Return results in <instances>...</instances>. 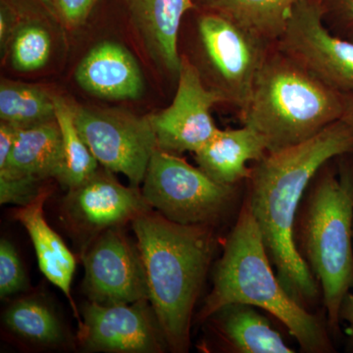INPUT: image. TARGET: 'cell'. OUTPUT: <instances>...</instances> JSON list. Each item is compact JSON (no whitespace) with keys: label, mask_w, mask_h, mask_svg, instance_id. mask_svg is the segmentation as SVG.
Returning <instances> with one entry per match:
<instances>
[{"label":"cell","mask_w":353,"mask_h":353,"mask_svg":"<svg viewBox=\"0 0 353 353\" xmlns=\"http://www.w3.org/2000/svg\"><path fill=\"white\" fill-rule=\"evenodd\" d=\"M353 152V129L343 120L297 145L268 152L252 167L246 201L281 284L309 309L319 285L297 252V211L309 185L330 160Z\"/></svg>","instance_id":"cell-1"},{"label":"cell","mask_w":353,"mask_h":353,"mask_svg":"<svg viewBox=\"0 0 353 353\" xmlns=\"http://www.w3.org/2000/svg\"><path fill=\"white\" fill-rule=\"evenodd\" d=\"M132 227L169 350L187 352L192 313L218 248L215 227L179 224L153 209Z\"/></svg>","instance_id":"cell-2"},{"label":"cell","mask_w":353,"mask_h":353,"mask_svg":"<svg viewBox=\"0 0 353 353\" xmlns=\"http://www.w3.org/2000/svg\"><path fill=\"white\" fill-rule=\"evenodd\" d=\"M212 282L197 315L199 322L229 304H248L282 323L303 352H334L327 322L297 303L281 284L246 199L216 262Z\"/></svg>","instance_id":"cell-3"},{"label":"cell","mask_w":353,"mask_h":353,"mask_svg":"<svg viewBox=\"0 0 353 353\" xmlns=\"http://www.w3.org/2000/svg\"><path fill=\"white\" fill-rule=\"evenodd\" d=\"M294 240L321 288L330 332L339 334L341 303L353 287L352 169L318 172L297 211Z\"/></svg>","instance_id":"cell-4"},{"label":"cell","mask_w":353,"mask_h":353,"mask_svg":"<svg viewBox=\"0 0 353 353\" xmlns=\"http://www.w3.org/2000/svg\"><path fill=\"white\" fill-rule=\"evenodd\" d=\"M241 111L243 124L261 134L268 152H274L303 143L341 120L343 94L282 51H269Z\"/></svg>","instance_id":"cell-5"},{"label":"cell","mask_w":353,"mask_h":353,"mask_svg":"<svg viewBox=\"0 0 353 353\" xmlns=\"http://www.w3.org/2000/svg\"><path fill=\"white\" fill-rule=\"evenodd\" d=\"M141 192L167 219L215 227L233 208L238 187L215 182L201 168L157 148L148 164Z\"/></svg>","instance_id":"cell-6"},{"label":"cell","mask_w":353,"mask_h":353,"mask_svg":"<svg viewBox=\"0 0 353 353\" xmlns=\"http://www.w3.org/2000/svg\"><path fill=\"white\" fill-rule=\"evenodd\" d=\"M73 108L77 129L95 159L139 188L158 148L150 116L139 117L115 109Z\"/></svg>","instance_id":"cell-7"},{"label":"cell","mask_w":353,"mask_h":353,"mask_svg":"<svg viewBox=\"0 0 353 353\" xmlns=\"http://www.w3.org/2000/svg\"><path fill=\"white\" fill-rule=\"evenodd\" d=\"M199 34L217 79L216 92L224 101L243 110L250 101L270 43L229 18L210 11L199 18Z\"/></svg>","instance_id":"cell-8"},{"label":"cell","mask_w":353,"mask_h":353,"mask_svg":"<svg viewBox=\"0 0 353 353\" xmlns=\"http://www.w3.org/2000/svg\"><path fill=\"white\" fill-rule=\"evenodd\" d=\"M277 48L336 92L353 94V43L327 30L319 0L296 4Z\"/></svg>","instance_id":"cell-9"},{"label":"cell","mask_w":353,"mask_h":353,"mask_svg":"<svg viewBox=\"0 0 353 353\" xmlns=\"http://www.w3.org/2000/svg\"><path fill=\"white\" fill-rule=\"evenodd\" d=\"M82 260L83 290L90 303L115 305L150 301L138 243L123 233L122 227L99 234L83 248Z\"/></svg>","instance_id":"cell-10"},{"label":"cell","mask_w":353,"mask_h":353,"mask_svg":"<svg viewBox=\"0 0 353 353\" xmlns=\"http://www.w3.org/2000/svg\"><path fill=\"white\" fill-rule=\"evenodd\" d=\"M113 172L99 169L61 201V216L69 231L82 241V250L99 234L124 226L152 210L139 188L125 187Z\"/></svg>","instance_id":"cell-11"},{"label":"cell","mask_w":353,"mask_h":353,"mask_svg":"<svg viewBox=\"0 0 353 353\" xmlns=\"http://www.w3.org/2000/svg\"><path fill=\"white\" fill-rule=\"evenodd\" d=\"M79 341L90 352L160 353L169 350L148 299L129 304L83 306Z\"/></svg>","instance_id":"cell-12"},{"label":"cell","mask_w":353,"mask_h":353,"mask_svg":"<svg viewBox=\"0 0 353 353\" xmlns=\"http://www.w3.org/2000/svg\"><path fill=\"white\" fill-rule=\"evenodd\" d=\"M223 101L219 92L205 87L196 67L182 58L175 99L168 108L150 116L158 148L174 154L201 150L220 130L211 108Z\"/></svg>","instance_id":"cell-13"},{"label":"cell","mask_w":353,"mask_h":353,"mask_svg":"<svg viewBox=\"0 0 353 353\" xmlns=\"http://www.w3.org/2000/svg\"><path fill=\"white\" fill-rule=\"evenodd\" d=\"M75 78L81 88L101 99H136L143 94L138 63L126 48L112 41L95 46L79 64Z\"/></svg>","instance_id":"cell-14"},{"label":"cell","mask_w":353,"mask_h":353,"mask_svg":"<svg viewBox=\"0 0 353 353\" xmlns=\"http://www.w3.org/2000/svg\"><path fill=\"white\" fill-rule=\"evenodd\" d=\"M50 192L48 188H43L31 203L14 209L12 217L20 222L29 234L41 273L51 284L63 292L80 326L82 320L71 294L72 281L76 272V259L61 236L50 226L44 216V204Z\"/></svg>","instance_id":"cell-15"},{"label":"cell","mask_w":353,"mask_h":353,"mask_svg":"<svg viewBox=\"0 0 353 353\" xmlns=\"http://www.w3.org/2000/svg\"><path fill=\"white\" fill-rule=\"evenodd\" d=\"M64 172L63 143L55 118L20 128L10 157L0 166V179L29 176L41 181L57 179L61 183Z\"/></svg>","instance_id":"cell-16"},{"label":"cell","mask_w":353,"mask_h":353,"mask_svg":"<svg viewBox=\"0 0 353 353\" xmlns=\"http://www.w3.org/2000/svg\"><path fill=\"white\" fill-rule=\"evenodd\" d=\"M267 152L263 137L243 125L240 129L219 130L194 154L199 168L215 182L238 185L250 179L248 163L259 161Z\"/></svg>","instance_id":"cell-17"},{"label":"cell","mask_w":353,"mask_h":353,"mask_svg":"<svg viewBox=\"0 0 353 353\" xmlns=\"http://www.w3.org/2000/svg\"><path fill=\"white\" fill-rule=\"evenodd\" d=\"M132 20L150 54L171 73H178L182 58L178 34L185 14L194 8L192 0H127Z\"/></svg>","instance_id":"cell-18"},{"label":"cell","mask_w":353,"mask_h":353,"mask_svg":"<svg viewBox=\"0 0 353 353\" xmlns=\"http://www.w3.org/2000/svg\"><path fill=\"white\" fill-rule=\"evenodd\" d=\"M257 309L248 304H229L209 318L221 347L232 353H294Z\"/></svg>","instance_id":"cell-19"},{"label":"cell","mask_w":353,"mask_h":353,"mask_svg":"<svg viewBox=\"0 0 353 353\" xmlns=\"http://www.w3.org/2000/svg\"><path fill=\"white\" fill-rule=\"evenodd\" d=\"M210 12L221 14L268 41L277 43L301 0H199Z\"/></svg>","instance_id":"cell-20"},{"label":"cell","mask_w":353,"mask_h":353,"mask_svg":"<svg viewBox=\"0 0 353 353\" xmlns=\"http://www.w3.org/2000/svg\"><path fill=\"white\" fill-rule=\"evenodd\" d=\"M7 329L16 336L41 347H57L64 341L63 329L50 306L34 297L11 304L3 314Z\"/></svg>","instance_id":"cell-21"},{"label":"cell","mask_w":353,"mask_h":353,"mask_svg":"<svg viewBox=\"0 0 353 353\" xmlns=\"http://www.w3.org/2000/svg\"><path fill=\"white\" fill-rule=\"evenodd\" d=\"M0 118L19 128L55 119L54 97L36 85L3 82L0 87Z\"/></svg>","instance_id":"cell-22"},{"label":"cell","mask_w":353,"mask_h":353,"mask_svg":"<svg viewBox=\"0 0 353 353\" xmlns=\"http://www.w3.org/2000/svg\"><path fill=\"white\" fill-rule=\"evenodd\" d=\"M54 104L55 118L61 131L65 157L61 183L68 190L94 175L99 170V163L77 129L73 105L60 97H54Z\"/></svg>","instance_id":"cell-23"},{"label":"cell","mask_w":353,"mask_h":353,"mask_svg":"<svg viewBox=\"0 0 353 353\" xmlns=\"http://www.w3.org/2000/svg\"><path fill=\"white\" fill-rule=\"evenodd\" d=\"M51 39L38 25H26L15 34L12 63L18 71L31 72L43 67L50 58Z\"/></svg>","instance_id":"cell-24"},{"label":"cell","mask_w":353,"mask_h":353,"mask_svg":"<svg viewBox=\"0 0 353 353\" xmlns=\"http://www.w3.org/2000/svg\"><path fill=\"white\" fill-rule=\"evenodd\" d=\"M28 279L15 246L6 239L0 241V297L2 299L24 292Z\"/></svg>","instance_id":"cell-25"},{"label":"cell","mask_w":353,"mask_h":353,"mask_svg":"<svg viewBox=\"0 0 353 353\" xmlns=\"http://www.w3.org/2000/svg\"><path fill=\"white\" fill-rule=\"evenodd\" d=\"M43 181L23 176L15 179H0V203L25 206L31 203L44 187Z\"/></svg>","instance_id":"cell-26"},{"label":"cell","mask_w":353,"mask_h":353,"mask_svg":"<svg viewBox=\"0 0 353 353\" xmlns=\"http://www.w3.org/2000/svg\"><path fill=\"white\" fill-rule=\"evenodd\" d=\"M97 0H55L62 17L70 25H79L88 17Z\"/></svg>","instance_id":"cell-27"},{"label":"cell","mask_w":353,"mask_h":353,"mask_svg":"<svg viewBox=\"0 0 353 353\" xmlns=\"http://www.w3.org/2000/svg\"><path fill=\"white\" fill-rule=\"evenodd\" d=\"M341 322L347 324L348 350H353V294H348L341 303L340 310Z\"/></svg>","instance_id":"cell-28"},{"label":"cell","mask_w":353,"mask_h":353,"mask_svg":"<svg viewBox=\"0 0 353 353\" xmlns=\"http://www.w3.org/2000/svg\"><path fill=\"white\" fill-rule=\"evenodd\" d=\"M329 2L341 19L353 25V0H329Z\"/></svg>","instance_id":"cell-29"},{"label":"cell","mask_w":353,"mask_h":353,"mask_svg":"<svg viewBox=\"0 0 353 353\" xmlns=\"http://www.w3.org/2000/svg\"><path fill=\"white\" fill-rule=\"evenodd\" d=\"M343 112L341 120L353 129V94H343Z\"/></svg>","instance_id":"cell-30"},{"label":"cell","mask_w":353,"mask_h":353,"mask_svg":"<svg viewBox=\"0 0 353 353\" xmlns=\"http://www.w3.org/2000/svg\"><path fill=\"white\" fill-rule=\"evenodd\" d=\"M8 21H7L6 13L3 10L1 11V16H0V39L1 41H4L6 38L7 32H8Z\"/></svg>","instance_id":"cell-31"},{"label":"cell","mask_w":353,"mask_h":353,"mask_svg":"<svg viewBox=\"0 0 353 353\" xmlns=\"http://www.w3.org/2000/svg\"><path fill=\"white\" fill-rule=\"evenodd\" d=\"M43 1L46 2V3H48V2L50 1V0H43Z\"/></svg>","instance_id":"cell-32"}]
</instances>
